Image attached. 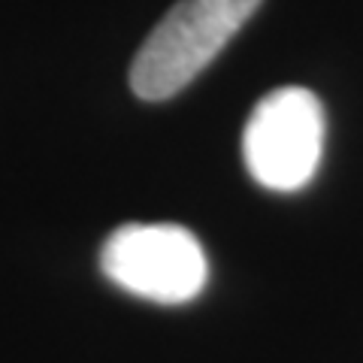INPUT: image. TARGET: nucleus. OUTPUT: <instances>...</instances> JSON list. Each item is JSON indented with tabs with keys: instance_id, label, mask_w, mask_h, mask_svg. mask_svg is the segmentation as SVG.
Masks as SVG:
<instances>
[{
	"instance_id": "obj_3",
	"label": "nucleus",
	"mask_w": 363,
	"mask_h": 363,
	"mask_svg": "<svg viewBox=\"0 0 363 363\" xmlns=\"http://www.w3.org/2000/svg\"><path fill=\"white\" fill-rule=\"evenodd\" d=\"M324 152V106L309 88H276L257 100L242 130V157L252 179L269 191H300L312 182Z\"/></svg>"
},
{
	"instance_id": "obj_1",
	"label": "nucleus",
	"mask_w": 363,
	"mask_h": 363,
	"mask_svg": "<svg viewBox=\"0 0 363 363\" xmlns=\"http://www.w3.org/2000/svg\"><path fill=\"white\" fill-rule=\"evenodd\" d=\"M260 0H179L157 21L130 64V88L143 100H169L224 52Z\"/></svg>"
},
{
	"instance_id": "obj_2",
	"label": "nucleus",
	"mask_w": 363,
	"mask_h": 363,
	"mask_svg": "<svg viewBox=\"0 0 363 363\" xmlns=\"http://www.w3.org/2000/svg\"><path fill=\"white\" fill-rule=\"evenodd\" d=\"M104 276L133 297L182 306L209 279L206 252L182 224H124L100 248Z\"/></svg>"
}]
</instances>
